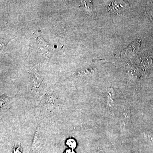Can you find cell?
I'll use <instances>...</instances> for the list:
<instances>
[{
    "label": "cell",
    "instance_id": "cell-1",
    "mask_svg": "<svg viewBox=\"0 0 153 153\" xmlns=\"http://www.w3.org/2000/svg\"><path fill=\"white\" fill-rule=\"evenodd\" d=\"M66 145L70 148V149H73L76 148V143L75 140L73 139H69L67 140L66 142Z\"/></svg>",
    "mask_w": 153,
    "mask_h": 153
},
{
    "label": "cell",
    "instance_id": "cell-2",
    "mask_svg": "<svg viewBox=\"0 0 153 153\" xmlns=\"http://www.w3.org/2000/svg\"><path fill=\"white\" fill-rule=\"evenodd\" d=\"M13 153H22V149L21 147L15 148L13 151Z\"/></svg>",
    "mask_w": 153,
    "mask_h": 153
},
{
    "label": "cell",
    "instance_id": "cell-3",
    "mask_svg": "<svg viewBox=\"0 0 153 153\" xmlns=\"http://www.w3.org/2000/svg\"><path fill=\"white\" fill-rule=\"evenodd\" d=\"M64 153H75L72 149H67L64 152Z\"/></svg>",
    "mask_w": 153,
    "mask_h": 153
}]
</instances>
